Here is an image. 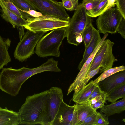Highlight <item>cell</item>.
<instances>
[{"instance_id":"6da1fadb","label":"cell","mask_w":125,"mask_h":125,"mask_svg":"<svg viewBox=\"0 0 125 125\" xmlns=\"http://www.w3.org/2000/svg\"><path fill=\"white\" fill-rule=\"evenodd\" d=\"M48 90L28 96L19 110V124L42 125L45 114Z\"/></svg>"},{"instance_id":"7a4b0ae2","label":"cell","mask_w":125,"mask_h":125,"mask_svg":"<svg viewBox=\"0 0 125 125\" xmlns=\"http://www.w3.org/2000/svg\"><path fill=\"white\" fill-rule=\"evenodd\" d=\"M66 28L68 42L76 46L83 41V31L87 26L92 23L91 17L88 15L86 10L81 3L79 4Z\"/></svg>"},{"instance_id":"3957f363","label":"cell","mask_w":125,"mask_h":125,"mask_svg":"<svg viewBox=\"0 0 125 125\" xmlns=\"http://www.w3.org/2000/svg\"><path fill=\"white\" fill-rule=\"evenodd\" d=\"M66 36V28L52 30L39 40L36 46L35 53L41 57L50 56L59 57L60 47Z\"/></svg>"},{"instance_id":"277c9868","label":"cell","mask_w":125,"mask_h":125,"mask_svg":"<svg viewBox=\"0 0 125 125\" xmlns=\"http://www.w3.org/2000/svg\"><path fill=\"white\" fill-rule=\"evenodd\" d=\"M26 80L23 67L18 69L2 68L0 74V89L12 96H16Z\"/></svg>"},{"instance_id":"5b68a950","label":"cell","mask_w":125,"mask_h":125,"mask_svg":"<svg viewBox=\"0 0 125 125\" xmlns=\"http://www.w3.org/2000/svg\"><path fill=\"white\" fill-rule=\"evenodd\" d=\"M45 33L43 32H34L27 30L14 51L15 58L23 62L34 54L35 48Z\"/></svg>"},{"instance_id":"8992f818","label":"cell","mask_w":125,"mask_h":125,"mask_svg":"<svg viewBox=\"0 0 125 125\" xmlns=\"http://www.w3.org/2000/svg\"><path fill=\"white\" fill-rule=\"evenodd\" d=\"M28 23L24 28L34 32L48 31L61 28H66L69 24V21L53 16L43 15L37 18L27 20Z\"/></svg>"},{"instance_id":"52a82bcc","label":"cell","mask_w":125,"mask_h":125,"mask_svg":"<svg viewBox=\"0 0 125 125\" xmlns=\"http://www.w3.org/2000/svg\"><path fill=\"white\" fill-rule=\"evenodd\" d=\"M114 44L108 39L104 41L90 64L89 72L100 67V73L112 68L114 62L117 60L112 52Z\"/></svg>"},{"instance_id":"ba28073f","label":"cell","mask_w":125,"mask_h":125,"mask_svg":"<svg viewBox=\"0 0 125 125\" xmlns=\"http://www.w3.org/2000/svg\"><path fill=\"white\" fill-rule=\"evenodd\" d=\"M123 18L116 7L108 9L100 15L96 19V24L99 32L104 34L107 33H116Z\"/></svg>"},{"instance_id":"9c48e42d","label":"cell","mask_w":125,"mask_h":125,"mask_svg":"<svg viewBox=\"0 0 125 125\" xmlns=\"http://www.w3.org/2000/svg\"><path fill=\"white\" fill-rule=\"evenodd\" d=\"M36 10L43 15L53 16L69 21L70 18L62 2L54 0H28Z\"/></svg>"},{"instance_id":"30bf717a","label":"cell","mask_w":125,"mask_h":125,"mask_svg":"<svg viewBox=\"0 0 125 125\" xmlns=\"http://www.w3.org/2000/svg\"><path fill=\"white\" fill-rule=\"evenodd\" d=\"M63 98V92L60 88L52 87L48 90L46 107L42 125H53Z\"/></svg>"},{"instance_id":"8fae6325","label":"cell","mask_w":125,"mask_h":125,"mask_svg":"<svg viewBox=\"0 0 125 125\" xmlns=\"http://www.w3.org/2000/svg\"><path fill=\"white\" fill-rule=\"evenodd\" d=\"M76 104L70 106L62 100L53 125H79Z\"/></svg>"},{"instance_id":"7c38bea8","label":"cell","mask_w":125,"mask_h":125,"mask_svg":"<svg viewBox=\"0 0 125 125\" xmlns=\"http://www.w3.org/2000/svg\"><path fill=\"white\" fill-rule=\"evenodd\" d=\"M108 35L107 33L104 34L97 46L87 59L80 70L79 73L74 81L69 86L67 91V95H68L73 91H74V94H76L81 90L82 84L89 72L90 65L92 60L101 45Z\"/></svg>"},{"instance_id":"4fadbf2b","label":"cell","mask_w":125,"mask_h":125,"mask_svg":"<svg viewBox=\"0 0 125 125\" xmlns=\"http://www.w3.org/2000/svg\"><path fill=\"white\" fill-rule=\"evenodd\" d=\"M0 6L1 8V15L2 18L11 24L13 27H16L19 36H23L25 33L23 26L27 23V20L22 17H19L10 11L1 0H0Z\"/></svg>"},{"instance_id":"5bb4252c","label":"cell","mask_w":125,"mask_h":125,"mask_svg":"<svg viewBox=\"0 0 125 125\" xmlns=\"http://www.w3.org/2000/svg\"><path fill=\"white\" fill-rule=\"evenodd\" d=\"M125 83V70L117 72L99 82L98 86L105 94L122 84Z\"/></svg>"},{"instance_id":"9a60e30c","label":"cell","mask_w":125,"mask_h":125,"mask_svg":"<svg viewBox=\"0 0 125 125\" xmlns=\"http://www.w3.org/2000/svg\"><path fill=\"white\" fill-rule=\"evenodd\" d=\"M101 39L99 31L93 27L92 39L88 46L85 48L83 58L78 66L79 70L81 69L87 59L97 46Z\"/></svg>"},{"instance_id":"2e32d148","label":"cell","mask_w":125,"mask_h":125,"mask_svg":"<svg viewBox=\"0 0 125 125\" xmlns=\"http://www.w3.org/2000/svg\"><path fill=\"white\" fill-rule=\"evenodd\" d=\"M19 121L18 112L0 107V125H18Z\"/></svg>"},{"instance_id":"e0dca14e","label":"cell","mask_w":125,"mask_h":125,"mask_svg":"<svg viewBox=\"0 0 125 125\" xmlns=\"http://www.w3.org/2000/svg\"><path fill=\"white\" fill-rule=\"evenodd\" d=\"M98 83H95L93 80L91 81L77 93L73 94L72 101L76 104L83 103L86 101L94 89L98 84Z\"/></svg>"},{"instance_id":"ac0fdd59","label":"cell","mask_w":125,"mask_h":125,"mask_svg":"<svg viewBox=\"0 0 125 125\" xmlns=\"http://www.w3.org/2000/svg\"><path fill=\"white\" fill-rule=\"evenodd\" d=\"M11 43L9 38H3L0 35V71L11 61L8 51Z\"/></svg>"},{"instance_id":"d6986e66","label":"cell","mask_w":125,"mask_h":125,"mask_svg":"<svg viewBox=\"0 0 125 125\" xmlns=\"http://www.w3.org/2000/svg\"><path fill=\"white\" fill-rule=\"evenodd\" d=\"M125 110V97L107 105H104L100 108V112L107 117L116 114L121 113Z\"/></svg>"},{"instance_id":"ffe728a7","label":"cell","mask_w":125,"mask_h":125,"mask_svg":"<svg viewBox=\"0 0 125 125\" xmlns=\"http://www.w3.org/2000/svg\"><path fill=\"white\" fill-rule=\"evenodd\" d=\"M79 125H81L88 116L96 111L91 106L86 102L76 104Z\"/></svg>"},{"instance_id":"44dd1931","label":"cell","mask_w":125,"mask_h":125,"mask_svg":"<svg viewBox=\"0 0 125 125\" xmlns=\"http://www.w3.org/2000/svg\"><path fill=\"white\" fill-rule=\"evenodd\" d=\"M124 97H125V83L116 86L107 93L105 99L112 103L120 98Z\"/></svg>"},{"instance_id":"7402d4cb","label":"cell","mask_w":125,"mask_h":125,"mask_svg":"<svg viewBox=\"0 0 125 125\" xmlns=\"http://www.w3.org/2000/svg\"><path fill=\"white\" fill-rule=\"evenodd\" d=\"M107 0H103L94 8L86 11L87 15L91 17H95L101 14L108 9L107 6Z\"/></svg>"},{"instance_id":"603a6c76","label":"cell","mask_w":125,"mask_h":125,"mask_svg":"<svg viewBox=\"0 0 125 125\" xmlns=\"http://www.w3.org/2000/svg\"><path fill=\"white\" fill-rule=\"evenodd\" d=\"M125 70V66L123 65L106 70L103 71L98 77L93 81L95 83H97L114 74Z\"/></svg>"},{"instance_id":"cb8c5ba5","label":"cell","mask_w":125,"mask_h":125,"mask_svg":"<svg viewBox=\"0 0 125 125\" xmlns=\"http://www.w3.org/2000/svg\"><path fill=\"white\" fill-rule=\"evenodd\" d=\"M10 0L19 10L28 11L30 10H36L28 0Z\"/></svg>"},{"instance_id":"d4e9b609","label":"cell","mask_w":125,"mask_h":125,"mask_svg":"<svg viewBox=\"0 0 125 125\" xmlns=\"http://www.w3.org/2000/svg\"><path fill=\"white\" fill-rule=\"evenodd\" d=\"M93 27L91 23L86 27L83 31L82 35L85 48L88 46L92 39Z\"/></svg>"},{"instance_id":"484cf974","label":"cell","mask_w":125,"mask_h":125,"mask_svg":"<svg viewBox=\"0 0 125 125\" xmlns=\"http://www.w3.org/2000/svg\"><path fill=\"white\" fill-rule=\"evenodd\" d=\"M79 0H63V5L67 11H73L75 10L78 5Z\"/></svg>"},{"instance_id":"4316f807","label":"cell","mask_w":125,"mask_h":125,"mask_svg":"<svg viewBox=\"0 0 125 125\" xmlns=\"http://www.w3.org/2000/svg\"><path fill=\"white\" fill-rule=\"evenodd\" d=\"M1 0L10 11L19 17H23V12L20 10L10 0Z\"/></svg>"},{"instance_id":"83f0119b","label":"cell","mask_w":125,"mask_h":125,"mask_svg":"<svg viewBox=\"0 0 125 125\" xmlns=\"http://www.w3.org/2000/svg\"><path fill=\"white\" fill-rule=\"evenodd\" d=\"M103 0H82V4L86 11L94 8Z\"/></svg>"},{"instance_id":"f1b7e54d","label":"cell","mask_w":125,"mask_h":125,"mask_svg":"<svg viewBox=\"0 0 125 125\" xmlns=\"http://www.w3.org/2000/svg\"><path fill=\"white\" fill-rule=\"evenodd\" d=\"M97 125H108L109 124L108 117L101 112H96Z\"/></svg>"},{"instance_id":"f546056e","label":"cell","mask_w":125,"mask_h":125,"mask_svg":"<svg viewBox=\"0 0 125 125\" xmlns=\"http://www.w3.org/2000/svg\"><path fill=\"white\" fill-rule=\"evenodd\" d=\"M100 68V67H98L96 69L90 71L88 72L81 86V89L87 84L92 78L99 72Z\"/></svg>"},{"instance_id":"4dcf8cb0","label":"cell","mask_w":125,"mask_h":125,"mask_svg":"<svg viewBox=\"0 0 125 125\" xmlns=\"http://www.w3.org/2000/svg\"><path fill=\"white\" fill-rule=\"evenodd\" d=\"M97 111L88 116L81 125H97Z\"/></svg>"},{"instance_id":"1f68e13d","label":"cell","mask_w":125,"mask_h":125,"mask_svg":"<svg viewBox=\"0 0 125 125\" xmlns=\"http://www.w3.org/2000/svg\"><path fill=\"white\" fill-rule=\"evenodd\" d=\"M116 8L125 19V0H115Z\"/></svg>"},{"instance_id":"d6a6232c","label":"cell","mask_w":125,"mask_h":125,"mask_svg":"<svg viewBox=\"0 0 125 125\" xmlns=\"http://www.w3.org/2000/svg\"><path fill=\"white\" fill-rule=\"evenodd\" d=\"M106 95V94L101 90L98 86V84L93 91L86 101L89 100L97 96L100 95H102L105 99Z\"/></svg>"},{"instance_id":"836d02e7","label":"cell","mask_w":125,"mask_h":125,"mask_svg":"<svg viewBox=\"0 0 125 125\" xmlns=\"http://www.w3.org/2000/svg\"><path fill=\"white\" fill-rule=\"evenodd\" d=\"M116 32L119 33L123 38L125 39V19L123 18L122 19Z\"/></svg>"},{"instance_id":"e575fe53","label":"cell","mask_w":125,"mask_h":125,"mask_svg":"<svg viewBox=\"0 0 125 125\" xmlns=\"http://www.w3.org/2000/svg\"><path fill=\"white\" fill-rule=\"evenodd\" d=\"M106 103V100L105 99H101L97 101L94 104L90 105L92 108L95 110L102 107L104 105V103Z\"/></svg>"},{"instance_id":"d590c367","label":"cell","mask_w":125,"mask_h":125,"mask_svg":"<svg viewBox=\"0 0 125 125\" xmlns=\"http://www.w3.org/2000/svg\"><path fill=\"white\" fill-rule=\"evenodd\" d=\"M21 12L28 14L32 17L36 18L42 16L43 15L40 12L36 11L34 10H30L28 11H24L20 10Z\"/></svg>"},{"instance_id":"8d00e7d4","label":"cell","mask_w":125,"mask_h":125,"mask_svg":"<svg viewBox=\"0 0 125 125\" xmlns=\"http://www.w3.org/2000/svg\"><path fill=\"white\" fill-rule=\"evenodd\" d=\"M103 99H105L104 98L103 96L101 95H100L97 96L89 100L86 101L84 102H86L89 104L90 105H91L94 104L99 100Z\"/></svg>"},{"instance_id":"74e56055","label":"cell","mask_w":125,"mask_h":125,"mask_svg":"<svg viewBox=\"0 0 125 125\" xmlns=\"http://www.w3.org/2000/svg\"><path fill=\"white\" fill-rule=\"evenodd\" d=\"M115 0H108L107 6L108 9L113 8L115 5Z\"/></svg>"},{"instance_id":"f35d334b","label":"cell","mask_w":125,"mask_h":125,"mask_svg":"<svg viewBox=\"0 0 125 125\" xmlns=\"http://www.w3.org/2000/svg\"><path fill=\"white\" fill-rule=\"evenodd\" d=\"M0 10H1V9H0Z\"/></svg>"},{"instance_id":"ab89813d","label":"cell","mask_w":125,"mask_h":125,"mask_svg":"<svg viewBox=\"0 0 125 125\" xmlns=\"http://www.w3.org/2000/svg\"></svg>"}]
</instances>
